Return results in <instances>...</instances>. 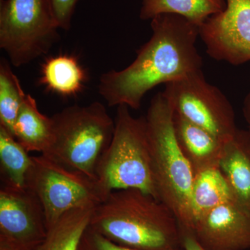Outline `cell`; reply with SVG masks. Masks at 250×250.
I'll return each mask as SVG.
<instances>
[{"mask_svg":"<svg viewBox=\"0 0 250 250\" xmlns=\"http://www.w3.org/2000/svg\"><path fill=\"white\" fill-rule=\"evenodd\" d=\"M242 111H243V116H244L247 125H248V131L250 133V90L243 100Z\"/></svg>","mask_w":250,"mask_h":250,"instance_id":"obj_24","label":"cell"},{"mask_svg":"<svg viewBox=\"0 0 250 250\" xmlns=\"http://www.w3.org/2000/svg\"><path fill=\"white\" fill-rule=\"evenodd\" d=\"M145 119L158 200L170 208L181 226L192 229L190 193L195 174L176 139L173 111L162 92L151 100Z\"/></svg>","mask_w":250,"mask_h":250,"instance_id":"obj_3","label":"cell"},{"mask_svg":"<svg viewBox=\"0 0 250 250\" xmlns=\"http://www.w3.org/2000/svg\"><path fill=\"white\" fill-rule=\"evenodd\" d=\"M173 128L179 147L194 174L219 167L225 141L174 113Z\"/></svg>","mask_w":250,"mask_h":250,"instance_id":"obj_12","label":"cell"},{"mask_svg":"<svg viewBox=\"0 0 250 250\" xmlns=\"http://www.w3.org/2000/svg\"><path fill=\"white\" fill-rule=\"evenodd\" d=\"M21 82L9 63H0V126L14 136V126L20 108L25 97ZM15 137V136H14Z\"/></svg>","mask_w":250,"mask_h":250,"instance_id":"obj_20","label":"cell"},{"mask_svg":"<svg viewBox=\"0 0 250 250\" xmlns=\"http://www.w3.org/2000/svg\"><path fill=\"white\" fill-rule=\"evenodd\" d=\"M0 250H17L14 249V248H11L7 245L4 244V243H0Z\"/></svg>","mask_w":250,"mask_h":250,"instance_id":"obj_25","label":"cell"},{"mask_svg":"<svg viewBox=\"0 0 250 250\" xmlns=\"http://www.w3.org/2000/svg\"><path fill=\"white\" fill-rule=\"evenodd\" d=\"M79 250H136L126 248L113 243L100 233L92 229L90 227L81 241Z\"/></svg>","mask_w":250,"mask_h":250,"instance_id":"obj_22","label":"cell"},{"mask_svg":"<svg viewBox=\"0 0 250 250\" xmlns=\"http://www.w3.org/2000/svg\"><path fill=\"white\" fill-rule=\"evenodd\" d=\"M226 3L199 28L200 37L210 57L238 66L250 62V0Z\"/></svg>","mask_w":250,"mask_h":250,"instance_id":"obj_10","label":"cell"},{"mask_svg":"<svg viewBox=\"0 0 250 250\" xmlns=\"http://www.w3.org/2000/svg\"><path fill=\"white\" fill-rule=\"evenodd\" d=\"M193 231L206 250L250 249V213L234 201L218 206L197 219Z\"/></svg>","mask_w":250,"mask_h":250,"instance_id":"obj_11","label":"cell"},{"mask_svg":"<svg viewBox=\"0 0 250 250\" xmlns=\"http://www.w3.org/2000/svg\"><path fill=\"white\" fill-rule=\"evenodd\" d=\"M53 139L47 156L70 170L97 179L99 161L113 138L115 121L103 104L73 105L51 117Z\"/></svg>","mask_w":250,"mask_h":250,"instance_id":"obj_4","label":"cell"},{"mask_svg":"<svg viewBox=\"0 0 250 250\" xmlns=\"http://www.w3.org/2000/svg\"><path fill=\"white\" fill-rule=\"evenodd\" d=\"M181 240L183 250H206L197 241L193 230L181 226Z\"/></svg>","mask_w":250,"mask_h":250,"instance_id":"obj_23","label":"cell"},{"mask_svg":"<svg viewBox=\"0 0 250 250\" xmlns=\"http://www.w3.org/2000/svg\"><path fill=\"white\" fill-rule=\"evenodd\" d=\"M114 121V133L99 161L97 179L108 194L136 188L158 200L145 116L135 118L129 106L122 104Z\"/></svg>","mask_w":250,"mask_h":250,"instance_id":"obj_5","label":"cell"},{"mask_svg":"<svg viewBox=\"0 0 250 250\" xmlns=\"http://www.w3.org/2000/svg\"><path fill=\"white\" fill-rule=\"evenodd\" d=\"M219 169L238 205L250 213V133L238 129L224 143Z\"/></svg>","mask_w":250,"mask_h":250,"instance_id":"obj_13","label":"cell"},{"mask_svg":"<svg viewBox=\"0 0 250 250\" xmlns=\"http://www.w3.org/2000/svg\"><path fill=\"white\" fill-rule=\"evenodd\" d=\"M94 208H75L64 213L48 229L45 239L34 250H79Z\"/></svg>","mask_w":250,"mask_h":250,"instance_id":"obj_18","label":"cell"},{"mask_svg":"<svg viewBox=\"0 0 250 250\" xmlns=\"http://www.w3.org/2000/svg\"><path fill=\"white\" fill-rule=\"evenodd\" d=\"M89 227L136 250H182L180 225L165 204L139 189L113 190L94 208Z\"/></svg>","mask_w":250,"mask_h":250,"instance_id":"obj_2","label":"cell"},{"mask_svg":"<svg viewBox=\"0 0 250 250\" xmlns=\"http://www.w3.org/2000/svg\"><path fill=\"white\" fill-rule=\"evenodd\" d=\"M140 18L152 20L161 14L182 16L200 28L210 16L226 7V0H141Z\"/></svg>","mask_w":250,"mask_h":250,"instance_id":"obj_17","label":"cell"},{"mask_svg":"<svg viewBox=\"0 0 250 250\" xmlns=\"http://www.w3.org/2000/svg\"><path fill=\"white\" fill-rule=\"evenodd\" d=\"M26 187L43 206L47 229L69 210L95 207L109 195L98 179L70 170L43 154L32 156Z\"/></svg>","mask_w":250,"mask_h":250,"instance_id":"obj_7","label":"cell"},{"mask_svg":"<svg viewBox=\"0 0 250 250\" xmlns=\"http://www.w3.org/2000/svg\"><path fill=\"white\" fill-rule=\"evenodd\" d=\"M162 93L174 114L221 141L229 139L238 130L232 105L218 87L206 80L202 70L166 83Z\"/></svg>","mask_w":250,"mask_h":250,"instance_id":"obj_8","label":"cell"},{"mask_svg":"<svg viewBox=\"0 0 250 250\" xmlns=\"http://www.w3.org/2000/svg\"><path fill=\"white\" fill-rule=\"evenodd\" d=\"M151 28L150 39L137 51L132 63L100 77L99 93L108 106L139 109L152 88L202 70L196 47L198 27L178 15L161 14L152 18Z\"/></svg>","mask_w":250,"mask_h":250,"instance_id":"obj_1","label":"cell"},{"mask_svg":"<svg viewBox=\"0 0 250 250\" xmlns=\"http://www.w3.org/2000/svg\"><path fill=\"white\" fill-rule=\"evenodd\" d=\"M59 29L47 0H0V47L15 67L47 54Z\"/></svg>","mask_w":250,"mask_h":250,"instance_id":"obj_6","label":"cell"},{"mask_svg":"<svg viewBox=\"0 0 250 250\" xmlns=\"http://www.w3.org/2000/svg\"><path fill=\"white\" fill-rule=\"evenodd\" d=\"M85 80L86 73L74 56L62 54L51 57L41 68V84L65 98L80 93Z\"/></svg>","mask_w":250,"mask_h":250,"instance_id":"obj_16","label":"cell"},{"mask_svg":"<svg viewBox=\"0 0 250 250\" xmlns=\"http://www.w3.org/2000/svg\"><path fill=\"white\" fill-rule=\"evenodd\" d=\"M59 29L68 30L79 0H47Z\"/></svg>","mask_w":250,"mask_h":250,"instance_id":"obj_21","label":"cell"},{"mask_svg":"<svg viewBox=\"0 0 250 250\" xmlns=\"http://www.w3.org/2000/svg\"><path fill=\"white\" fill-rule=\"evenodd\" d=\"M14 136L28 152L43 154L52 143V118L41 113L35 99L29 94H26L20 108L15 123Z\"/></svg>","mask_w":250,"mask_h":250,"instance_id":"obj_14","label":"cell"},{"mask_svg":"<svg viewBox=\"0 0 250 250\" xmlns=\"http://www.w3.org/2000/svg\"><path fill=\"white\" fill-rule=\"evenodd\" d=\"M230 201L235 202L233 193L219 167L195 174L190 193L193 227L202 215Z\"/></svg>","mask_w":250,"mask_h":250,"instance_id":"obj_15","label":"cell"},{"mask_svg":"<svg viewBox=\"0 0 250 250\" xmlns=\"http://www.w3.org/2000/svg\"><path fill=\"white\" fill-rule=\"evenodd\" d=\"M32 156L16 138L0 126V172L1 185L17 188L26 187Z\"/></svg>","mask_w":250,"mask_h":250,"instance_id":"obj_19","label":"cell"},{"mask_svg":"<svg viewBox=\"0 0 250 250\" xmlns=\"http://www.w3.org/2000/svg\"><path fill=\"white\" fill-rule=\"evenodd\" d=\"M47 231L43 206L34 192L1 185L0 243L17 250H34Z\"/></svg>","mask_w":250,"mask_h":250,"instance_id":"obj_9","label":"cell"}]
</instances>
